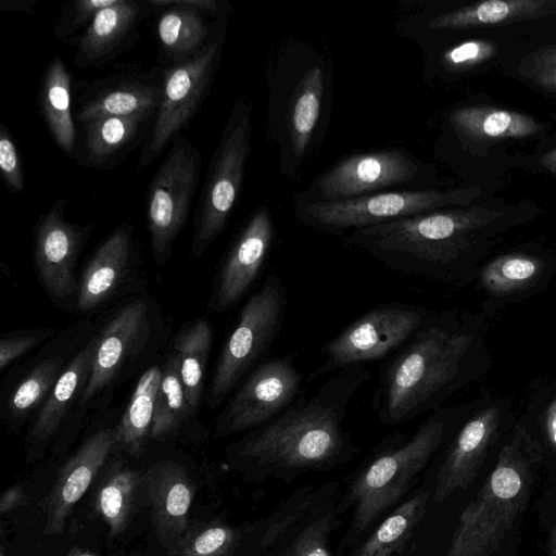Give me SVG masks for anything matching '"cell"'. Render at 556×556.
I'll use <instances>...</instances> for the list:
<instances>
[{"mask_svg": "<svg viewBox=\"0 0 556 556\" xmlns=\"http://www.w3.org/2000/svg\"><path fill=\"white\" fill-rule=\"evenodd\" d=\"M365 365L329 376L238 446V456L261 467L299 471L325 468L353 451L344 418L354 396L370 379Z\"/></svg>", "mask_w": 556, "mask_h": 556, "instance_id": "obj_1", "label": "cell"}, {"mask_svg": "<svg viewBox=\"0 0 556 556\" xmlns=\"http://www.w3.org/2000/svg\"><path fill=\"white\" fill-rule=\"evenodd\" d=\"M502 212L484 207L437 210L357 229L344 242L410 278L452 276L478 230Z\"/></svg>", "mask_w": 556, "mask_h": 556, "instance_id": "obj_2", "label": "cell"}, {"mask_svg": "<svg viewBox=\"0 0 556 556\" xmlns=\"http://www.w3.org/2000/svg\"><path fill=\"white\" fill-rule=\"evenodd\" d=\"M471 344V334L429 315L380 366L371 407L377 419L400 425L433 408L459 378Z\"/></svg>", "mask_w": 556, "mask_h": 556, "instance_id": "obj_3", "label": "cell"}, {"mask_svg": "<svg viewBox=\"0 0 556 556\" xmlns=\"http://www.w3.org/2000/svg\"><path fill=\"white\" fill-rule=\"evenodd\" d=\"M541 459L540 443L517 427L494 469L462 511L445 556H491L498 548L527 506Z\"/></svg>", "mask_w": 556, "mask_h": 556, "instance_id": "obj_4", "label": "cell"}, {"mask_svg": "<svg viewBox=\"0 0 556 556\" xmlns=\"http://www.w3.org/2000/svg\"><path fill=\"white\" fill-rule=\"evenodd\" d=\"M445 431L442 416L432 415L414 433L395 437L392 444L370 458L349 494L354 503V526L358 531L403 496L441 446Z\"/></svg>", "mask_w": 556, "mask_h": 556, "instance_id": "obj_5", "label": "cell"}, {"mask_svg": "<svg viewBox=\"0 0 556 556\" xmlns=\"http://www.w3.org/2000/svg\"><path fill=\"white\" fill-rule=\"evenodd\" d=\"M287 304L282 279L267 275L244 303L223 348L211 384L213 405L220 403L274 344L283 326Z\"/></svg>", "mask_w": 556, "mask_h": 556, "instance_id": "obj_6", "label": "cell"}, {"mask_svg": "<svg viewBox=\"0 0 556 556\" xmlns=\"http://www.w3.org/2000/svg\"><path fill=\"white\" fill-rule=\"evenodd\" d=\"M429 317L418 305L391 302L358 316L321 349V362L308 381L342 369L387 358L404 345Z\"/></svg>", "mask_w": 556, "mask_h": 556, "instance_id": "obj_7", "label": "cell"}, {"mask_svg": "<svg viewBox=\"0 0 556 556\" xmlns=\"http://www.w3.org/2000/svg\"><path fill=\"white\" fill-rule=\"evenodd\" d=\"M250 149V109L237 103L213 154L194 215L192 253L200 256L227 225Z\"/></svg>", "mask_w": 556, "mask_h": 556, "instance_id": "obj_8", "label": "cell"}, {"mask_svg": "<svg viewBox=\"0 0 556 556\" xmlns=\"http://www.w3.org/2000/svg\"><path fill=\"white\" fill-rule=\"evenodd\" d=\"M202 159L198 148L178 136L148 188L146 219L155 261L165 262L185 226L195 193Z\"/></svg>", "mask_w": 556, "mask_h": 556, "instance_id": "obj_9", "label": "cell"}, {"mask_svg": "<svg viewBox=\"0 0 556 556\" xmlns=\"http://www.w3.org/2000/svg\"><path fill=\"white\" fill-rule=\"evenodd\" d=\"M479 195L478 188L381 192L340 201L313 202L304 207V215L307 222L324 230L354 231L433 212L446 205H467Z\"/></svg>", "mask_w": 556, "mask_h": 556, "instance_id": "obj_10", "label": "cell"}, {"mask_svg": "<svg viewBox=\"0 0 556 556\" xmlns=\"http://www.w3.org/2000/svg\"><path fill=\"white\" fill-rule=\"evenodd\" d=\"M218 42L204 46L194 55L163 73L156 118L136 173L148 167L189 124L212 81L219 55Z\"/></svg>", "mask_w": 556, "mask_h": 556, "instance_id": "obj_11", "label": "cell"}, {"mask_svg": "<svg viewBox=\"0 0 556 556\" xmlns=\"http://www.w3.org/2000/svg\"><path fill=\"white\" fill-rule=\"evenodd\" d=\"M295 355L271 357L256 366L218 417L217 430L230 435L271 421L293 404L303 387Z\"/></svg>", "mask_w": 556, "mask_h": 556, "instance_id": "obj_12", "label": "cell"}, {"mask_svg": "<svg viewBox=\"0 0 556 556\" xmlns=\"http://www.w3.org/2000/svg\"><path fill=\"white\" fill-rule=\"evenodd\" d=\"M65 199L56 200L38 220L34 238V260L41 282L54 296L72 295L77 283L74 266L87 228L64 217Z\"/></svg>", "mask_w": 556, "mask_h": 556, "instance_id": "obj_13", "label": "cell"}, {"mask_svg": "<svg viewBox=\"0 0 556 556\" xmlns=\"http://www.w3.org/2000/svg\"><path fill=\"white\" fill-rule=\"evenodd\" d=\"M417 172V165L399 151L358 154L324 174L318 188L324 201H340L407 182Z\"/></svg>", "mask_w": 556, "mask_h": 556, "instance_id": "obj_14", "label": "cell"}, {"mask_svg": "<svg viewBox=\"0 0 556 556\" xmlns=\"http://www.w3.org/2000/svg\"><path fill=\"white\" fill-rule=\"evenodd\" d=\"M143 486L157 539L173 556L190 528L194 484L181 465L166 459L148 468L143 475Z\"/></svg>", "mask_w": 556, "mask_h": 556, "instance_id": "obj_15", "label": "cell"}, {"mask_svg": "<svg viewBox=\"0 0 556 556\" xmlns=\"http://www.w3.org/2000/svg\"><path fill=\"white\" fill-rule=\"evenodd\" d=\"M274 238L266 207L257 210L232 243L220 268L213 307L224 311L236 304L258 277Z\"/></svg>", "mask_w": 556, "mask_h": 556, "instance_id": "obj_16", "label": "cell"}, {"mask_svg": "<svg viewBox=\"0 0 556 556\" xmlns=\"http://www.w3.org/2000/svg\"><path fill=\"white\" fill-rule=\"evenodd\" d=\"M114 447L113 430L89 437L61 467L46 500L45 533L60 534L74 506L84 496Z\"/></svg>", "mask_w": 556, "mask_h": 556, "instance_id": "obj_17", "label": "cell"}, {"mask_svg": "<svg viewBox=\"0 0 556 556\" xmlns=\"http://www.w3.org/2000/svg\"><path fill=\"white\" fill-rule=\"evenodd\" d=\"M500 426V410L489 407L469 419L458 431L437 473L433 498L442 502L476 478Z\"/></svg>", "mask_w": 556, "mask_h": 556, "instance_id": "obj_18", "label": "cell"}, {"mask_svg": "<svg viewBox=\"0 0 556 556\" xmlns=\"http://www.w3.org/2000/svg\"><path fill=\"white\" fill-rule=\"evenodd\" d=\"M146 323L147 305L142 300L126 304L110 319L97 338L90 375L81 392V404L89 401L117 374L143 334Z\"/></svg>", "mask_w": 556, "mask_h": 556, "instance_id": "obj_19", "label": "cell"}, {"mask_svg": "<svg viewBox=\"0 0 556 556\" xmlns=\"http://www.w3.org/2000/svg\"><path fill=\"white\" fill-rule=\"evenodd\" d=\"M131 228L117 227L89 260L78 287L77 307L89 311L102 303L122 281L131 252Z\"/></svg>", "mask_w": 556, "mask_h": 556, "instance_id": "obj_20", "label": "cell"}, {"mask_svg": "<svg viewBox=\"0 0 556 556\" xmlns=\"http://www.w3.org/2000/svg\"><path fill=\"white\" fill-rule=\"evenodd\" d=\"M556 12V0H489L441 14L431 29H460L535 20Z\"/></svg>", "mask_w": 556, "mask_h": 556, "instance_id": "obj_21", "label": "cell"}, {"mask_svg": "<svg viewBox=\"0 0 556 556\" xmlns=\"http://www.w3.org/2000/svg\"><path fill=\"white\" fill-rule=\"evenodd\" d=\"M140 11L139 4L131 0H118L101 10L78 42L75 63L96 64L110 55L130 31Z\"/></svg>", "mask_w": 556, "mask_h": 556, "instance_id": "obj_22", "label": "cell"}, {"mask_svg": "<svg viewBox=\"0 0 556 556\" xmlns=\"http://www.w3.org/2000/svg\"><path fill=\"white\" fill-rule=\"evenodd\" d=\"M39 103L53 139L67 155H72L76 130L71 112V76L59 55L50 61L45 72Z\"/></svg>", "mask_w": 556, "mask_h": 556, "instance_id": "obj_23", "label": "cell"}, {"mask_svg": "<svg viewBox=\"0 0 556 556\" xmlns=\"http://www.w3.org/2000/svg\"><path fill=\"white\" fill-rule=\"evenodd\" d=\"M96 346L97 339L76 354L60 374L36 418L31 429L33 439L46 441L53 435L76 393L87 383Z\"/></svg>", "mask_w": 556, "mask_h": 556, "instance_id": "obj_24", "label": "cell"}, {"mask_svg": "<svg viewBox=\"0 0 556 556\" xmlns=\"http://www.w3.org/2000/svg\"><path fill=\"white\" fill-rule=\"evenodd\" d=\"M451 122L462 135L480 141L527 137L541 130V125L523 113L488 106L457 109Z\"/></svg>", "mask_w": 556, "mask_h": 556, "instance_id": "obj_25", "label": "cell"}, {"mask_svg": "<svg viewBox=\"0 0 556 556\" xmlns=\"http://www.w3.org/2000/svg\"><path fill=\"white\" fill-rule=\"evenodd\" d=\"M162 370L157 366L147 369L139 378L129 405L113 430L114 447L138 455L151 435L155 399Z\"/></svg>", "mask_w": 556, "mask_h": 556, "instance_id": "obj_26", "label": "cell"}, {"mask_svg": "<svg viewBox=\"0 0 556 556\" xmlns=\"http://www.w3.org/2000/svg\"><path fill=\"white\" fill-rule=\"evenodd\" d=\"M141 484L142 472L121 464L112 467L99 483L92 506L94 513L109 527L110 536H116L126 530Z\"/></svg>", "mask_w": 556, "mask_h": 556, "instance_id": "obj_27", "label": "cell"}, {"mask_svg": "<svg viewBox=\"0 0 556 556\" xmlns=\"http://www.w3.org/2000/svg\"><path fill=\"white\" fill-rule=\"evenodd\" d=\"M429 491L401 504L352 556H391L412 536L428 506Z\"/></svg>", "mask_w": 556, "mask_h": 556, "instance_id": "obj_28", "label": "cell"}, {"mask_svg": "<svg viewBox=\"0 0 556 556\" xmlns=\"http://www.w3.org/2000/svg\"><path fill=\"white\" fill-rule=\"evenodd\" d=\"M161 100V86L142 83H126L99 93L87 102L79 112V122H88L105 116L150 115L157 110Z\"/></svg>", "mask_w": 556, "mask_h": 556, "instance_id": "obj_29", "label": "cell"}, {"mask_svg": "<svg viewBox=\"0 0 556 556\" xmlns=\"http://www.w3.org/2000/svg\"><path fill=\"white\" fill-rule=\"evenodd\" d=\"M212 345V328L206 320H198L182 330L174 342L179 358V371L190 410L199 406L203 376Z\"/></svg>", "mask_w": 556, "mask_h": 556, "instance_id": "obj_30", "label": "cell"}, {"mask_svg": "<svg viewBox=\"0 0 556 556\" xmlns=\"http://www.w3.org/2000/svg\"><path fill=\"white\" fill-rule=\"evenodd\" d=\"M157 36L165 52L182 61L204 48L207 28L201 11L169 7L159 18Z\"/></svg>", "mask_w": 556, "mask_h": 556, "instance_id": "obj_31", "label": "cell"}, {"mask_svg": "<svg viewBox=\"0 0 556 556\" xmlns=\"http://www.w3.org/2000/svg\"><path fill=\"white\" fill-rule=\"evenodd\" d=\"M146 118L144 115L105 116L88 122L84 140L88 163L104 166L136 137Z\"/></svg>", "mask_w": 556, "mask_h": 556, "instance_id": "obj_32", "label": "cell"}, {"mask_svg": "<svg viewBox=\"0 0 556 556\" xmlns=\"http://www.w3.org/2000/svg\"><path fill=\"white\" fill-rule=\"evenodd\" d=\"M190 412L180 377L179 358L174 353L162 370L150 438L161 439L174 433Z\"/></svg>", "mask_w": 556, "mask_h": 556, "instance_id": "obj_33", "label": "cell"}, {"mask_svg": "<svg viewBox=\"0 0 556 556\" xmlns=\"http://www.w3.org/2000/svg\"><path fill=\"white\" fill-rule=\"evenodd\" d=\"M324 93V75L318 66L305 73L299 86L289 115L292 150L301 156L312 137L319 116Z\"/></svg>", "mask_w": 556, "mask_h": 556, "instance_id": "obj_34", "label": "cell"}, {"mask_svg": "<svg viewBox=\"0 0 556 556\" xmlns=\"http://www.w3.org/2000/svg\"><path fill=\"white\" fill-rule=\"evenodd\" d=\"M542 269V261L532 255L505 254L483 268L481 283L494 294H508L530 286Z\"/></svg>", "mask_w": 556, "mask_h": 556, "instance_id": "obj_35", "label": "cell"}, {"mask_svg": "<svg viewBox=\"0 0 556 556\" xmlns=\"http://www.w3.org/2000/svg\"><path fill=\"white\" fill-rule=\"evenodd\" d=\"M62 363L59 356L49 357L36 365L21 381L8 402L14 419L24 418L46 399L60 376Z\"/></svg>", "mask_w": 556, "mask_h": 556, "instance_id": "obj_36", "label": "cell"}, {"mask_svg": "<svg viewBox=\"0 0 556 556\" xmlns=\"http://www.w3.org/2000/svg\"><path fill=\"white\" fill-rule=\"evenodd\" d=\"M237 533L222 521L190 527L173 556H230Z\"/></svg>", "mask_w": 556, "mask_h": 556, "instance_id": "obj_37", "label": "cell"}, {"mask_svg": "<svg viewBox=\"0 0 556 556\" xmlns=\"http://www.w3.org/2000/svg\"><path fill=\"white\" fill-rule=\"evenodd\" d=\"M332 523L331 514H325L314 520L296 535L287 556H331L328 548V536Z\"/></svg>", "mask_w": 556, "mask_h": 556, "instance_id": "obj_38", "label": "cell"}, {"mask_svg": "<svg viewBox=\"0 0 556 556\" xmlns=\"http://www.w3.org/2000/svg\"><path fill=\"white\" fill-rule=\"evenodd\" d=\"M518 72L535 85L556 91V43L527 54L521 60Z\"/></svg>", "mask_w": 556, "mask_h": 556, "instance_id": "obj_39", "label": "cell"}, {"mask_svg": "<svg viewBox=\"0 0 556 556\" xmlns=\"http://www.w3.org/2000/svg\"><path fill=\"white\" fill-rule=\"evenodd\" d=\"M497 52V45L490 40L475 39L459 43L443 54L444 64L453 70H468Z\"/></svg>", "mask_w": 556, "mask_h": 556, "instance_id": "obj_40", "label": "cell"}, {"mask_svg": "<svg viewBox=\"0 0 556 556\" xmlns=\"http://www.w3.org/2000/svg\"><path fill=\"white\" fill-rule=\"evenodd\" d=\"M0 170L9 189L13 192L24 190V177L16 144L4 124L0 126Z\"/></svg>", "mask_w": 556, "mask_h": 556, "instance_id": "obj_41", "label": "cell"}, {"mask_svg": "<svg viewBox=\"0 0 556 556\" xmlns=\"http://www.w3.org/2000/svg\"><path fill=\"white\" fill-rule=\"evenodd\" d=\"M45 337L43 332L25 333L2 338L0 341V367L4 369L17 357L37 345Z\"/></svg>", "mask_w": 556, "mask_h": 556, "instance_id": "obj_42", "label": "cell"}, {"mask_svg": "<svg viewBox=\"0 0 556 556\" xmlns=\"http://www.w3.org/2000/svg\"><path fill=\"white\" fill-rule=\"evenodd\" d=\"M118 0H77L73 3L70 29H75L93 17L103 9L112 7Z\"/></svg>", "mask_w": 556, "mask_h": 556, "instance_id": "obj_43", "label": "cell"}, {"mask_svg": "<svg viewBox=\"0 0 556 556\" xmlns=\"http://www.w3.org/2000/svg\"><path fill=\"white\" fill-rule=\"evenodd\" d=\"M153 7H188L199 11L217 12L218 2L214 0H148Z\"/></svg>", "mask_w": 556, "mask_h": 556, "instance_id": "obj_44", "label": "cell"}, {"mask_svg": "<svg viewBox=\"0 0 556 556\" xmlns=\"http://www.w3.org/2000/svg\"><path fill=\"white\" fill-rule=\"evenodd\" d=\"M25 501V493L21 485L16 484L8 489L0 500V514L3 516L11 513Z\"/></svg>", "mask_w": 556, "mask_h": 556, "instance_id": "obj_45", "label": "cell"}, {"mask_svg": "<svg viewBox=\"0 0 556 556\" xmlns=\"http://www.w3.org/2000/svg\"><path fill=\"white\" fill-rule=\"evenodd\" d=\"M545 432L553 447L556 448V399H554L545 414Z\"/></svg>", "mask_w": 556, "mask_h": 556, "instance_id": "obj_46", "label": "cell"}, {"mask_svg": "<svg viewBox=\"0 0 556 556\" xmlns=\"http://www.w3.org/2000/svg\"><path fill=\"white\" fill-rule=\"evenodd\" d=\"M35 0H9L1 1L0 8L3 11H14V12H25L29 14H34L35 12Z\"/></svg>", "mask_w": 556, "mask_h": 556, "instance_id": "obj_47", "label": "cell"}, {"mask_svg": "<svg viewBox=\"0 0 556 556\" xmlns=\"http://www.w3.org/2000/svg\"><path fill=\"white\" fill-rule=\"evenodd\" d=\"M540 162L545 169L556 173V147L545 153Z\"/></svg>", "mask_w": 556, "mask_h": 556, "instance_id": "obj_48", "label": "cell"}, {"mask_svg": "<svg viewBox=\"0 0 556 556\" xmlns=\"http://www.w3.org/2000/svg\"><path fill=\"white\" fill-rule=\"evenodd\" d=\"M548 556H556V523L553 526L548 536Z\"/></svg>", "mask_w": 556, "mask_h": 556, "instance_id": "obj_49", "label": "cell"}, {"mask_svg": "<svg viewBox=\"0 0 556 556\" xmlns=\"http://www.w3.org/2000/svg\"><path fill=\"white\" fill-rule=\"evenodd\" d=\"M64 556H99V555H97L90 551H87V549L74 547L68 553H66Z\"/></svg>", "mask_w": 556, "mask_h": 556, "instance_id": "obj_50", "label": "cell"}, {"mask_svg": "<svg viewBox=\"0 0 556 556\" xmlns=\"http://www.w3.org/2000/svg\"><path fill=\"white\" fill-rule=\"evenodd\" d=\"M0 556H5V555H4V551H3V548H1Z\"/></svg>", "mask_w": 556, "mask_h": 556, "instance_id": "obj_51", "label": "cell"}]
</instances>
